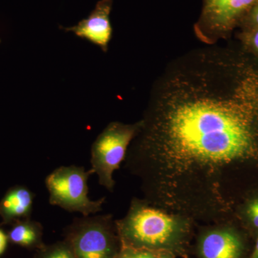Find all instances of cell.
<instances>
[{"label":"cell","mask_w":258,"mask_h":258,"mask_svg":"<svg viewBox=\"0 0 258 258\" xmlns=\"http://www.w3.org/2000/svg\"><path fill=\"white\" fill-rule=\"evenodd\" d=\"M220 52L200 55L159 91L142 139L178 170L217 177L231 164L258 158V95L252 80L233 90Z\"/></svg>","instance_id":"cell-1"},{"label":"cell","mask_w":258,"mask_h":258,"mask_svg":"<svg viewBox=\"0 0 258 258\" xmlns=\"http://www.w3.org/2000/svg\"><path fill=\"white\" fill-rule=\"evenodd\" d=\"M36 258H76L74 250L67 241L42 247Z\"/></svg>","instance_id":"cell-11"},{"label":"cell","mask_w":258,"mask_h":258,"mask_svg":"<svg viewBox=\"0 0 258 258\" xmlns=\"http://www.w3.org/2000/svg\"><path fill=\"white\" fill-rule=\"evenodd\" d=\"M247 217L254 228L258 230V198L253 199L247 207Z\"/></svg>","instance_id":"cell-13"},{"label":"cell","mask_w":258,"mask_h":258,"mask_svg":"<svg viewBox=\"0 0 258 258\" xmlns=\"http://www.w3.org/2000/svg\"><path fill=\"white\" fill-rule=\"evenodd\" d=\"M42 227L40 222L30 218L14 222L8 234L13 243L25 247H42Z\"/></svg>","instance_id":"cell-10"},{"label":"cell","mask_w":258,"mask_h":258,"mask_svg":"<svg viewBox=\"0 0 258 258\" xmlns=\"http://www.w3.org/2000/svg\"><path fill=\"white\" fill-rule=\"evenodd\" d=\"M250 258H258V237L257 241H256L255 247H254L253 252H252Z\"/></svg>","instance_id":"cell-18"},{"label":"cell","mask_w":258,"mask_h":258,"mask_svg":"<svg viewBox=\"0 0 258 258\" xmlns=\"http://www.w3.org/2000/svg\"><path fill=\"white\" fill-rule=\"evenodd\" d=\"M251 42H252L254 50L258 52V28L256 29L252 33V36H251Z\"/></svg>","instance_id":"cell-16"},{"label":"cell","mask_w":258,"mask_h":258,"mask_svg":"<svg viewBox=\"0 0 258 258\" xmlns=\"http://www.w3.org/2000/svg\"><path fill=\"white\" fill-rule=\"evenodd\" d=\"M142 124V120L132 125L113 122L107 125L93 142L91 169L98 175L99 184L108 191H113L115 186L113 172L124 160L129 144L140 132Z\"/></svg>","instance_id":"cell-4"},{"label":"cell","mask_w":258,"mask_h":258,"mask_svg":"<svg viewBox=\"0 0 258 258\" xmlns=\"http://www.w3.org/2000/svg\"><path fill=\"white\" fill-rule=\"evenodd\" d=\"M116 258H123V257H120V255H118V257H117Z\"/></svg>","instance_id":"cell-19"},{"label":"cell","mask_w":258,"mask_h":258,"mask_svg":"<svg viewBox=\"0 0 258 258\" xmlns=\"http://www.w3.org/2000/svg\"><path fill=\"white\" fill-rule=\"evenodd\" d=\"M244 244L240 236L230 229L209 231L200 238V258H240Z\"/></svg>","instance_id":"cell-8"},{"label":"cell","mask_w":258,"mask_h":258,"mask_svg":"<svg viewBox=\"0 0 258 258\" xmlns=\"http://www.w3.org/2000/svg\"><path fill=\"white\" fill-rule=\"evenodd\" d=\"M0 42H1V40H0Z\"/></svg>","instance_id":"cell-20"},{"label":"cell","mask_w":258,"mask_h":258,"mask_svg":"<svg viewBox=\"0 0 258 258\" xmlns=\"http://www.w3.org/2000/svg\"><path fill=\"white\" fill-rule=\"evenodd\" d=\"M160 252L144 249L123 247L119 255L123 258H159Z\"/></svg>","instance_id":"cell-12"},{"label":"cell","mask_w":258,"mask_h":258,"mask_svg":"<svg viewBox=\"0 0 258 258\" xmlns=\"http://www.w3.org/2000/svg\"><path fill=\"white\" fill-rule=\"evenodd\" d=\"M123 247L183 256L189 240V220L133 200L128 214L115 224Z\"/></svg>","instance_id":"cell-2"},{"label":"cell","mask_w":258,"mask_h":258,"mask_svg":"<svg viewBox=\"0 0 258 258\" xmlns=\"http://www.w3.org/2000/svg\"><path fill=\"white\" fill-rule=\"evenodd\" d=\"M250 18L252 23L258 28V2L251 13Z\"/></svg>","instance_id":"cell-15"},{"label":"cell","mask_w":258,"mask_h":258,"mask_svg":"<svg viewBox=\"0 0 258 258\" xmlns=\"http://www.w3.org/2000/svg\"><path fill=\"white\" fill-rule=\"evenodd\" d=\"M8 235L5 233L4 231L0 229V256L4 253L8 242Z\"/></svg>","instance_id":"cell-14"},{"label":"cell","mask_w":258,"mask_h":258,"mask_svg":"<svg viewBox=\"0 0 258 258\" xmlns=\"http://www.w3.org/2000/svg\"><path fill=\"white\" fill-rule=\"evenodd\" d=\"M258 0H204L200 25L212 32L230 30Z\"/></svg>","instance_id":"cell-6"},{"label":"cell","mask_w":258,"mask_h":258,"mask_svg":"<svg viewBox=\"0 0 258 258\" xmlns=\"http://www.w3.org/2000/svg\"><path fill=\"white\" fill-rule=\"evenodd\" d=\"M93 174L92 169L86 171L83 166L57 168L45 179L49 203L66 211L80 212L85 217L101 211L106 198L93 201L88 197V180Z\"/></svg>","instance_id":"cell-3"},{"label":"cell","mask_w":258,"mask_h":258,"mask_svg":"<svg viewBox=\"0 0 258 258\" xmlns=\"http://www.w3.org/2000/svg\"><path fill=\"white\" fill-rule=\"evenodd\" d=\"M175 255L171 252H161L159 254V258H174Z\"/></svg>","instance_id":"cell-17"},{"label":"cell","mask_w":258,"mask_h":258,"mask_svg":"<svg viewBox=\"0 0 258 258\" xmlns=\"http://www.w3.org/2000/svg\"><path fill=\"white\" fill-rule=\"evenodd\" d=\"M35 195L25 186L10 189L0 202V215L4 223L28 219L31 214Z\"/></svg>","instance_id":"cell-9"},{"label":"cell","mask_w":258,"mask_h":258,"mask_svg":"<svg viewBox=\"0 0 258 258\" xmlns=\"http://www.w3.org/2000/svg\"><path fill=\"white\" fill-rule=\"evenodd\" d=\"M112 5V0H100L87 18L83 19L74 27L62 29L74 32L76 36L92 42L106 52L112 36L110 21Z\"/></svg>","instance_id":"cell-7"},{"label":"cell","mask_w":258,"mask_h":258,"mask_svg":"<svg viewBox=\"0 0 258 258\" xmlns=\"http://www.w3.org/2000/svg\"><path fill=\"white\" fill-rule=\"evenodd\" d=\"M66 241L76 258H116L110 215L76 218L66 230Z\"/></svg>","instance_id":"cell-5"}]
</instances>
